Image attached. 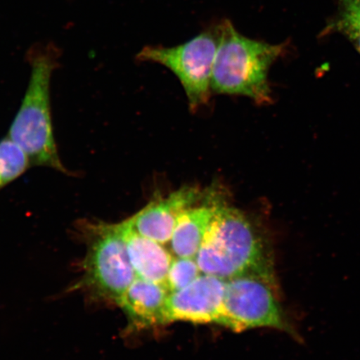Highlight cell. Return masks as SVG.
Wrapping results in <instances>:
<instances>
[{
    "label": "cell",
    "mask_w": 360,
    "mask_h": 360,
    "mask_svg": "<svg viewBox=\"0 0 360 360\" xmlns=\"http://www.w3.org/2000/svg\"><path fill=\"white\" fill-rule=\"evenodd\" d=\"M87 240L82 286L101 300L120 304L137 278L126 245L124 221L85 222Z\"/></svg>",
    "instance_id": "obj_4"
},
{
    "label": "cell",
    "mask_w": 360,
    "mask_h": 360,
    "mask_svg": "<svg viewBox=\"0 0 360 360\" xmlns=\"http://www.w3.org/2000/svg\"><path fill=\"white\" fill-rule=\"evenodd\" d=\"M273 285L253 276L226 281L223 326L236 332L272 328L295 335L274 294Z\"/></svg>",
    "instance_id": "obj_6"
},
{
    "label": "cell",
    "mask_w": 360,
    "mask_h": 360,
    "mask_svg": "<svg viewBox=\"0 0 360 360\" xmlns=\"http://www.w3.org/2000/svg\"><path fill=\"white\" fill-rule=\"evenodd\" d=\"M338 13L328 29L344 34L360 53V0H338Z\"/></svg>",
    "instance_id": "obj_13"
},
{
    "label": "cell",
    "mask_w": 360,
    "mask_h": 360,
    "mask_svg": "<svg viewBox=\"0 0 360 360\" xmlns=\"http://www.w3.org/2000/svg\"><path fill=\"white\" fill-rule=\"evenodd\" d=\"M169 292L164 285L135 278L120 306L129 323L136 328L167 325L165 308Z\"/></svg>",
    "instance_id": "obj_9"
},
{
    "label": "cell",
    "mask_w": 360,
    "mask_h": 360,
    "mask_svg": "<svg viewBox=\"0 0 360 360\" xmlns=\"http://www.w3.org/2000/svg\"><path fill=\"white\" fill-rule=\"evenodd\" d=\"M205 195L198 187L179 188L167 197L148 202L145 208L129 218V224L139 235L162 245L167 244L180 216L196 205Z\"/></svg>",
    "instance_id": "obj_8"
},
{
    "label": "cell",
    "mask_w": 360,
    "mask_h": 360,
    "mask_svg": "<svg viewBox=\"0 0 360 360\" xmlns=\"http://www.w3.org/2000/svg\"><path fill=\"white\" fill-rule=\"evenodd\" d=\"M202 274L196 258L175 256L171 262L165 286L170 292L184 289Z\"/></svg>",
    "instance_id": "obj_14"
},
{
    "label": "cell",
    "mask_w": 360,
    "mask_h": 360,
    "mask_svg": "<svg viewBox=\"0 0 360 360\" xmlns=\"http://www.w3.org/2000/svg\"><path fill=\"white\" fill-rule=\"evenodd\" d=\"M226 281L202 274L190 285L170 292L166 302L167 323L186 321L224 326Z\"/></svg>",
    "instance_id": "obj_7"
},
{
    "label": "cell",
    "mask_w": 360,
    "mask_h": 360,
    "mask_svg": "<svg viewBox=\"0 0 360 360\" xmlns=\"http://www.w3.org/2000/svg\"><path fill=\"white\" fill-rule=\"evenodd\" d=\"M30 167L28 155L16 143L8 137L0 141V191L20 178Z\"/></svg>",
    "instance_id": "obj_12"
},
{
    "label": "cell",
    "mask_w": 360,
    "mask_h": 360,
    "mask_svg": "<svg viewBox=\"0 0 360 360\" xmlns=\"http://www.w3.org/2000/svg\"><path fill=\"white\" fill-rule=\"evenodd\" d=\"M124 224L126 245L136 276L165 286L172 255L164 245L135 231L129 219Z\"/></svg>",
    "instance_id": "obj_10"
},
{
    "label": "cell",
    "mask_w": 360,
    "mask_h": 360,
    "mask_svg": "<svg viewBox=\"0 0 360 360\" xmlns=\"http://www.w3.org/2000/svg\"><path fill=\"white\" fill-rule=\"evenodd\" d=\"M60 56V49L51 42L35 44L27 52L29 84L8 137L25 152L31 166L70 174L58 155L51 115V78Z\"/></svg>",
    "instance_id": "obj_2"
},
{
    "label": "cell",
    "mask_w": 360,
    "mask_h": 360,
    "mask_svg": "<svg viewBox=\"0 0 360 360\" xmlns=\"http://www.w3.org/2000/svg\"><path fill=\"white\" fill-rule=\"evenodd\" d=\"M208 193V201L180 216L169 242L175 256L196 258L216 211V192Z\"/></svg>",
    "instance_id": "obj_11"
},
{
    "label": "cell",
    "mask_w": 360,
    "mask_h": 360,
    "mask_svg": "<svg viewBox=\"0 0 360 360\" xmlns=\"http://www.w3.org/2000/svg\"><path fill=\"white\" fill-rule=\"evenodd\" d=\"M219 39L220 27L218 25L177 46L148 45L141 49L136 58L141 62L163 65L172 71L182 84L188 105L195 111L209 101Z\"/></svg>",
    "instance_id": "obj_5"
},
{
    "label": "cell",
    "mask_w": 360,
    "mask_h": 360,
    "mask_svg": "<svg viewBox=\"0 0 360 360\" xmlns=\"http://www.w3.org/2000/svg\"><path fill=\"white\" fill-rule=\"evenodd\" d=\"M202 274L224 281L253 276L274 283L271 260L253 222L216 195V211L196 255Z\"/></svg>",
    "instance_id": "obj_1"
},
{
    "label": "cell",
    "mask_w": 360,
    "mask_h": 360,
    "mask_svg": "<svg viewBox=\"0 0 360 360\" xmlns=\"http://www.w3.org/2000/svg\"><path fill=\"white\" fill-rule=\"evenodd\" d=\"M219 27L211 89L218 94L245 96L261 105L272 103L269 72L285 53L286 43L274 44L248 38L229 20L220 22Z\"/></svg>",
    "instance_id": "obj_3"
}]
</instances>
